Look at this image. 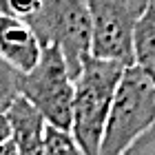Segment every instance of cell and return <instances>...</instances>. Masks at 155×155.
Returning <instances> with one entry per match:
<instances>
[{"mask_svg":"<svg viewBox=\"0 0 155 155\" xmlns=\"http://www.w3.org/2000/svg\"><path fill=\"white\" fill-rule=\"evenodd\" d=\"M122 71V62L93 58L89 53L73 78V113L69 133L84 155H100L104 126Z\"/></svg>","mask_w":155,"mask_h":155,"instance_id":"cell-1","label":"cell"},{"mask_svg":"<svg viewBox=\"0 0 155 155\" xmlns=\"http://www.w3.org/2000/svg\"><path fill=\"white\" fill-rule=\"evenodd\" d=\"M155 126V87L137 64L124 67L104 126L100 155H122Z\"/></svg>","mask_w":155,"mask_h":155,"instance_id":"cell-2","label":"cell"},{"mask_svg":"<svg viewBox=\"0 0 155 155\" xmlns=\"http://www.w3.org/2000/svg\"><path fill=\"white\" fill-rule=\"evenodd\" d=\"M18 95L45 117L47 126L71 131L73 75L58 47H42L38 64L18 78Z\"/></svg>","mask_w":155,"mask_h":155,"instance_id":"cell-3","label":"cell"},{"mask_svg":"<svg viewBox=\"0 0 155 155\" xmlns=\"http://www.w3.org/2000/svg\"><path fill=\"white\" fill-rule=\"evenodd\" d=\"M40 47H58L71 75L91 53V16L84 0H40V9L25 20Z\"/></svg>","mask_w":155,"mask_h":155,"instance_id":"cell-4","label":"cell"},{"mask_svg":"<svg viewBox=\"0 0 155 155\" xmlns=\"http://www.w3.org/2000/svg\"><path fill=\"white\" fill-rule=\"evenodd\" d=\"M91 16V55L133 64L135 27L151 0H84Z\"/></svg>","mask_w":155,"mask_h":155,"instance_id":"cell-5","label":"cell"},{"mask_svg":"<svg viewBox=\"0 0 155 155\" xmlns=\"http://www.w3.org/2000/svg\"><path fill=\"white\" fill-rule=\"evenodd\" d=\"M40 53L42 47L31 27L20 18L0 13V55L20 75L29 73L38 64Z\"/></svg>","mask_w":155,"mask_h":155,"instance_id":"cell-6","label":"cell"},{"mask_svg":"<svg viewBox=\"0 0 155 155\" xmlns=\"http://www.w3.org/2000/svg\"><path fill=\"white\" fill-rule=\"evenodd\" d=\"M5 115L11 124V142L18 155H47V122L25 97L18 95Z\"/></svg>","mask_w":155,"mask_h":155,"instance_id":"cell-7","label":"cell"},{"mask_svg":"<svg viewBox=\"0 0 155 155\" xmlns=\"http://www.w3.org/2000/svg\"><path fill=\"white\" fill-rule=\"evenodd\" d=\"M133 64H137L142 69L155 87V5L153 2L135 27V36H133Z\"/></svg>","mask_w":155,"mask_h":155,"instance_id":"cell-8","label":"cell"},{"mask_svg":"<svg viewBox=\"0 0 155 155\" xmlns=\"http://www.w3.org/2000/svg\"><path fill=\"white\" fill-rule=\"evenodd\" d=\"M45 142H47V155H84L69 131H58L53 126H47Z\"/></svg>","mask_w":155,"mask_h":155,"instance_id":"cell-9","label":"cell"},{"mask_svg":"<svg viewBox=\"0 0 155 155\" xmlns=\"http://www.w3.org/2000/svg\"><path fill=\"white\" fill-rule=\"evenodd\" d=\"M18 78L20 73L0 55V113H5L18 97Z\"/></svg>","mask_w":155,"mask_h":155,"instance_id":"cell-10","label":"cell"},{"mask_svg":"<svg viewBox=\"0 0 155 155\" xmlns=\"http://www.w3.org/2000/svg\"><path fill=\"white\" fill-rule=\"evenodd\" d=\"M40 9V0H7V16L29 20Z\"/></svg>","mask_w":155,"mask_h":155,"instance_id":"cell-11","label":"cell"},{"mask_svg":"<svg viewBox=\"0 0 155 155\" xmlns=\"http://www.w3.org/2000/svg\"><path fill=\"white\" fill-rule=\"evenodd\" d=\"M122 155H155V126L146 131L137 142H133Z\"/></svg>","mask_w":155,"mask_h":155,"instance_id":"cell-12","label":"cell"},{"mask_svg":"<svg viewBox=\"0 0 155 155\" xmlns=\"http://www.w3.org/2000/svg\"><path fill=\"white\" fill-rule=\"evenodd\" d=\"M9 140H11V124L5 113H0V146L5 142H9Z\"/></svg>","mask_w":155,"mask_h":155,"instance_id":"cell-13","label":"cell"},{"mask_svg":"<svg viewBox=\"0 0 155 155\" xmlns=\"http://www.w3.org/2000/svg\"><path fill=\"white\" fill-rule=\"evenodd\" d=\"M0 155H18L16 146H13V142L9 140V142H5L2 146H0Z\"/></svg>","mask_w":155,"mask_h":155,"instance_id":"cell-14","label":"cell"},{"mask_svg":"<svg viewBox=\"0 0 155 155\" xmlns=\"http://www.w3.org/2000/svg\"><path fill=\"white\" fill-rule=\"evenodd\" d=\"M0 13H7V0H0Z\"/></svg>","mask_w":155,"mask_h":155,"instance_id":"cell-15","label":"cell"}]
</instances>
